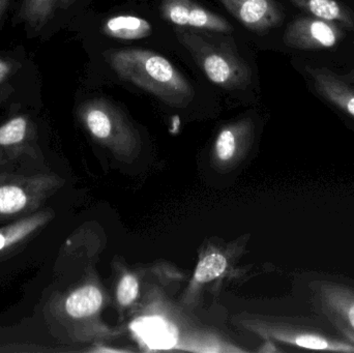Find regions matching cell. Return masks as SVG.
<instances>
[{
	"instance_id": "obj_1",
	"label": "cell",
	"mask_w": 354,
	"mask_h": 353,
	"mask_svg": "<svg viewBox=\"0 0 354 353\" xmlns=\"http://www.w3.org/2000/svg\"><path fill=\"white\" fill-rule=\"evenodd\" d=\"M107 60L122 80L128 81L161 101L183 107L193 99L189 81L164 56L140 48L111 50Z\"/></svg>"
},
{
	"instance_id": "obj_2",
	"label": "cell",
	"mask_w": 354,
	"mask_h": 353,
	"mask_svg": "<svg viewBox=\"0 0 354 353\" xmlns=\"http://www.w3.org/2000/svg\"><path fill=\"white\" fill-rule=\"evenodd\" d=\"M176 35L214 84L233 90L245 88L251 82V72L245 60L216 35L192 30H177Z\"/></svg>"
},
{
	"instance_id": "obj_3",
	"label": "cell",
	"mask_w": 354,
	"mask_h": 353,
	"mask_svg": "<svg viewBox=\"0 0 354 353\" xmlns=\"http://www.w3.org/2000/svg\"><path fill=\"white\" fill-rule=\"evenodd\" d=\"M310 303L335 330L354 343V287L334 280L310 282Z\"/></svg>"
},
{
	"instance_id": "obj_4",
	"label": "cell",
	"mask_w": 354,
	"mask_h": 353,
	"mask_svg": "<svg viewBox=\"0 0 354 353\" xmlns=\"http://www.w3.org/2000/svg\"><path fill=\"white\" fill-rule=\"evenodd\" d=\"M342 29L336 23L315 17H299L285 30V45L297 50L330 49L340 43Z\"/></svg>"
},
{
	"instance_id": "obj_5",
	"label": "cell",
	"mask_w": 354,
	"mask_h": 353,
	"mask_svg": "<svg viewBox=\"0 0 354 353\" xmlns=\"http://www.w3.org/2000/svg\"><path fill=\"white\" fill-rule=\"evenodd\" d=\"M160 10L165 20L177 26L222 33L233 30L232 25L226 19L210 12L195 0H161Z\"/></svg>"
},
{
	"instance_id": "obj_6",
	"label": "cell",
	"mask_w": 354,
	"mask_h": 353,
	"mask_svg": "<svg viewBox=\"0 0 354 353\" xmlns=\"http://www.w3.org/2000/svg\"><path fill=\"white\" fill-rule=\"evenodd\" d=\"M241 24L254 31L278 27L284 19L282 8L274 0H220Z\"/></svg>"
},
{
	"instance_id": "obj_7",
	"label": "cell",
	"mask_w": 354,
	"mask_h": 353,
	"mask_svg": "<svg viewBox=\"0 0 354 353\" xmlns=\"http://www.w3.org/2000/svg\"><path fill=\"white\" fill-rule=\"evenodd\" d=\"M305 70L318 95L354 120V86L330 68L306 66Z\"/></svg>"
},
{
	"instance_id": "obj_8",
	"label": "cell",
	"mask_w": 354,
	"mask_h": 353,
	"mask_svg": "<svg viewBox=\"0 0 354 353\" xmlns=\"http://www.w3.org/2000/svg\"><path fill=\"white\" fill-rule=\"evenodd\" d=\"M312 17L354 31V12L338 0H288Z\"/></svg>"
},
{
	"instance_id": "obj_9",
	"label": "cell",
	"mask_w": 354,
	"mask_h": 353,
	"mask_svg": "<svg viewBox=\"0 0 354 353\" xmlns=\"http://www.w3.org/2000/svg\"><path fill=\"white\" fill-rule=\"evenodd\" d=\"M75 0H22L18 18L33 29H41L59 10H66Z\"/></svg>"
},
{
	"instance_id": "obj_10",
	"label": "cell",
	"mask_w": 354,
	"mask_h": 353,
	"mask_svg": "<svg viewBox=\"0 0 354 353\" xmlns=\"http://www.w3.org/2000/svg\"><path fill=\"white\" fill-rule=\"evenodd\" d=\"M107 37L120 39H140L149 37L153 27L151 23L140 17L120 15L108 19L102 27Z\"/></svg>"
},
{
	"instance_id": "obj_11",
	"label": "cell",
	"mask_w": 354,
	"mask_h": 353,
	"mask_svg": "<svg viewBox=\"0 0 354 353\" xmlns=\"http://www.w3.org/2000/svg\"><path fill=\"white\" fill-rule=\"evenodd\" d=\"M35 197L30 187H24V180L0 184V216H12L32 207Z\"/></svg>"
},
{
	"instance_id": "obj_12",
	"label": "cell",
	"mask_w": 354,
	"mask_h": 353,
	"mask_svg": "<svg viewBox=\"0 0 354 353\" xmlns=\"http://www.w3.org/2000/svg\"><path fill=\"white\" fill-rule=\"evenodd\" d=\"M135 332L153 348H169L176 342L174 332L162 318L140 319L135 323Z\"/></svg>"
},
{
	"instance_id": "obj_13",
	"label": "cell",
	"mask_w": 354,
	"mask_h": 353,
	"mask_svg": "<svg viewBox=\"0 0 354 353\" xmlns=\"http://www.w3.org/2000/svg\"><path fill=\"white\" fill-rule=\"evenodd\" d=\"M103 304L101 292L95 286H86L73 292L66 303V310L74 318L91 316L100 310Z\"/></svg>"
},
{
	"instance_id": "obj_14",
	"label": "cell",
	"mask_w": 354,
	"mask_h": 353,
	"mask_svg": "<svg viewBox=\"0 0 354 353\" xmlns=\"http://www.w3.org/2000/svg\"><path fill=\"white\" fill-rule=\"evenodd\" d=\"M44 223H45V215L39 213V215L26 218V219L12 224L3 229H0V252L4 249L18 244L25 238L30 236Z\"/></svg>"
},
{
	"instance_id": "obj_15",
	"label": "cell",
	"mask_w": 354,
	"mask_h": 353,
	"mask_svg": "<svg viewBox=\"0 0 354 353\" xmlns=\"http://www.w3.org/2000/svg\"><path fill=\"white\" fill-rule=\"evenodd\" d=\"M227 267V260L223 255L210 254L202 259L196 269L195 279L200 283L212 281L220 277Z\"/></svg>"
},
{
	"instance_id": "obj_16",
	"label": "cell",
	"mask_w": 354,
	"mask_h": 353,
	"mask_svg": "<svg viewBox=\"0 0 354 353\" xmlns=\"http://www.w3.org/2000/svg\"><path fill=\"white\" fill-rule=\"evenodd\" d=\"M28 128V120L24 116H17L0 126V145L10 146L24 140Z\"/></svg>"
},
{
	"instance_id": "obj_17",
	"label": "cell",
	"mask_w": 354,
	"mask_h": 353,
	"mask_svg": "<svg viewBox=\"0 0 354 353\" xmlns=\"http://www.w3.org/2000/svg\"><path fill=\"white\" fill-rule=\"evenodd\" d=\"M216 153L223 161L231 159L236 149V136L233 128H227L218 135L216 140Z\"/></svg>"
},
{
	"instance_id": "obj_18",
	"label": "cell",
	"mask_w": 354,
	"mask_h": 353,
	"mask_svg": "<svg viewBox=\"0 0 354 353\" xmlns=\"http://www.w3.org/2000/svg\"><path fill=\"white\" fill-rule=\"evenodd\" d=\"M138 290L139 286L136 278L130 275L126 276L118 285V302L124 306H128L131 303L134 302L135 298L138 296Z\"/></svg>"
},
{
	"instance_id": "obj_19",
	"label": "cell",
	"mask_w": 354,
	"mask_h": 353,
	"mask_svg": "<svg viewBox=\"0 0 354 353\" xmlns=\"http://www.w3.org/2000/svg\"><path fill=\"white\" fill-rule=\"evenodd\" d=\"M8 2H10V0H0V21H1L6 8H8Z\"/></svg>"
},
{
	"instance_id": "obj_20",
	"label": "cell",
	"mask_w": 354,
	"mask_h": 353,
	"mask_svg": "<svg viewBox=\"0 0 354 353\" xmlns=\"http://www.w3.org/2000/svg\"><path fill=\"white\" fill-rule=\"evenodd\" d=\"M344 80H346L347 82L351 83V84H354V70L353 72L349 73V74L345 75V76H342Z\"/></svg>"
}]
</instances>
